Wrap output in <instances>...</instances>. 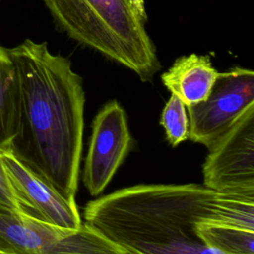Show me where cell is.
I'll use <instances>...</instances> for the list:
<instances>
[{"label": "cell", "mask_w": 254, "mask_h": 254, "mask_svg": "<svg viewBox=\"0 0 254 254\" xmlns=\"http://www.w3.org/2000/svg\"><path fill=\"white\" fill-rule=\"evenodd\" d=\"M83 218L125 254H222L201 240L198 223L254 231V196L203 184H142L88 201Z\"/></svg>", "instance_id": "6da1fadb"}, {"label": "cell", "mask_w": 254, "mask_h": 254, "mask_svg": "<svg viewBox=\"0 0 254 254\" xmlns=\"http://www.w3.org/2000/svg\"><path fill=\"white\" fill-rule=\"evenodd\" d=\"M7 52L16 68L20 112L15 154L64 197L75 200L85 94L68 59L26 39Z\"/></svg>", "instance_id": "7a4b0ae2"}, {"label": "cell", "mask_w": 254, "mask_h": 254, "mask_svg": "<svg viewBox=\"0 0 254 254\" xmlns=\"http://www.w3.org/2000/svg\"><path fill=\"white\" fill-rule=\"evenodd\" d=\"M69 38L135 72L142 81L160 69L147 30L144 0H42Z\"/></svg>", "instance_id": "3957f363"}, {"label": "cell", "mask_w": 254, "mask_h": 254, "mask_svg": "<svg viewBox=\"0 0 254 254\" xmlns=\"http://www.w3.org/2000/svg\"><path fill=\"white\" fill-rule=\"evenodd\" d=\"M0 254H125L85 222L64 229L0 205Z\"/></svg>", "instance_id": "277c9868"}, {"label": "cell", "mask_w": 254, "mask_h": 254, "mask_svg": "<svg viewBox=\"0 0 254 254\" xmlns=\"http://www.w3.org/2000/svg\"><path fill=\"white\" fill-rule=\"evenodd\" d=\"M252 106L254 71L232 66L220 72L208 97L187 107L189 139L210 149Z\"/></svg>", "instance_id": "5b68a950"}, {"label": "cell", "mask_w": 254, "mask_h": 254, "mask_svg": "<svg viewBox=\"0 0 254 254\" xmlns=\"http://www.w3.org/2000/svg\"><path fill=\"white\" fill-rule=\"evenodd\" d=\"M202 176L213 190L254 196V106L208 149Z\"/></svg>", "instance_id": "8992f818"}, {"label": "cell", "mask_w": 254, "mask_h": 254, "mask_svg": "<svg viewBox=\"0 0 254 254\" xmlns=\"http://www.w3.org/2000/svg\"><path fill=\"white\" fill-rule=\"evenodd\" d=\"M134 146L127 115L117 100L104 104L91 124L82 181L91 195L100 194Z\"/></svg>", "instance_id": "52a82bcc"}, {"label": "cell", "mask_w": 254, "mask_h": 254, "mask_svg": "<svg viewBox=\"0 0 254 254\" xmlns=\"http://www.w3.org/2000/svg\"><path fill=\"white\" fill-rule=\"evenodd\" d=\"M0 157L11 183L36 218L64 229L76 230L81 227L83 222L75 200L64 197L10 147L0 149Z\"/></svg>", "instance_id": "ba28073f"}, {"label": "cell", "mask_w": 254, "mask_h": 254, "mask_svg": "<svg viewBox=\"0 0 254 254\" xmlns=\"http://www.w3.org/2000/svg\"><path fill=\"white\" fill-rule=\"evenodd\" d=\"M219 75L207 55L190 54L178 58L161 79L172 94L190 107L208 97Z\"/></svg>", "instance_id": "9c48e42d"}, {"label": "cell", "mask_w": 254, "mask_h": 254, "mask_svg": "<svg viewBox=\"0 0 254 254\" xmlns=\"http://www.w3.org/2000/svg\"><path fill=\"white\" fill-rule=\"evenodd\" d=\"M20 94L15 65L0 46V149L11 147L19 126Z\"/></svg>", "instance_id": "30bf717a"}, {"label": "cell", "mask_w": 254, "mask_h": 254, "mask_svg": "<svg viewBox=\"0 0 254 254\" xmlns=\"http://www.w3.org/2000/svg\"><path fill=\"white\" fill-rule=\"evenodd\" d=\"M196 231L206 246L222 254H254V231L199 222Z\"/></svg>", "instance_id": "8fae6325"}, {"label": "cell", "mask_w": 254, "mask_h": 254, "mask_svg": "<svg viewBox=\"0 0 254 254\" xmlns=\"http://www.w3.org/2000/svg\"><path fill=\"white\" fill-rule=\"evenodd\" d=\"M160 124L164 127L166 137L173 147L189 139V116L187 107L176 95L171 97L164 106Z\"/></svg>", "instance_id": "7c38bea8"}, {"label": "cell", "mask_w": 254, "mask_h": 254, "mask_svg": "<svg viewBox=\"0 0 254 254\" xmlns=\"http://www.w3.org/2000/svg\"><path fill=\"white\" fill-rule=\"evenodd\" d=\"M0 205L13 209L17 212L34 216L29 205L20 196L13 184L11 183L7 173L5 172L1 157H0ZM36 218V217H35Z\"/></svg>", "instance_id": "4fadbf2b"}, {"label": "cell", "mask_w": 254, "mask_h": 254, "mask_svg": "<svg viewBox=\"0 0 254 254\" xmlns=\"http://www.w3.org/2000/svg\"><path fill=\"white\" fill-rule=\"evenodd\" d=\"M0 1H1V0H0Z\"/></svg>", "instance_id": "5bb4252c"}]
</instances>
